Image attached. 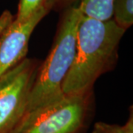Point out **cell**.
<instances>
[{
  "instance_id": "cell-1",
  "label": "cell",
  "mask_w": 133,
  "mask_h": 133,
  "mask_svg": "<svg viewBox=\"0 0 133 133\" xmlns=\"http://www.w3.org/2000/svg\"><path fill=\"white\" fill-rule=\"evenodd\" d=\"M125 32L114 19L101 21L82 16L74 61L62 85L64 95L93 90L100 76L114 70Z\"/></svg>"
},
{
  "instance_id": "cell-2",
  "label": "cell",
  "mask_w": 133,
  "mask_h": 133,
  "mask_svg": "<svg viewBox=\"0 0 133 133\" xmlns=\"http://www.w3.org/2000/svg\"><path fill=\"white\" fill-rule=\"evenodd\" d=\"M82 16L78 5L70 6L64 11L50 51L38 68L23 118L64 96L62 85L74 61L77 30Z\"/></svg>"
},
{
  "instance_id": "cell-3",
  "label": "cell",
  "mask_w": 133,
  "mask_h": 133,
  "mask_svg": "<svg viewBox=\"0 0 133 133\" xmlns=\"http://www.w3.org/2000/svg\"><path fill=\"white\" fill-rule=\"evenodd\" d=\"M95 112L94 90L64 95L23 118L12 133H87Z\"/></svg>"
},
{
  "instance_id": "cell-4",
  "label": "cell",
  "mask_w": 133,
  "mask_h": 133,
  "mask_svg": "<svg viewBox=\"0 0 133 133\" xmlns=\"http://www.w3.org/2000/svg\"><path fill=\"white\" fill-rule=\"evenodd\" d=\"M40 64L24 58L0 77V133H12L23 118Z\"/></svg>"
},
{
  "instance_id": "cell-5",
  "label": "cell",
  "mask_w": 133,
  "mask_h": 133,
  "mask_svg": "<svg viewBox=\"0 0 133 133\" xmlns=\"http://www.w3.org/2000/svg\"><path fill=\"white\" fill-rule=\"evenodd\" d=\"M51 9L44 0L42 7L30 19L23 22L14 19L0 34V77L26 58L31 34Z\"/></svg>"
},
{
  "instance_id": "cell-6",
  "label": "cell",
  "mask_w": 133,
  "mask_h": 133,
  "mask_svg": "<svg viewBox=\"0 0 133 133\" xmlns=\"http://www.w3.org/2000/svg\"><path fill=\"white\" fill-rule=\"evenodd\" d=\"M76 0H57L56 5L64 2ZM84 16L93 19L107 21L112 19L113 14V0H77Z\"/></svg>"
},
{
  "instance_id": "cell-7",
  "label": "cell",
  "mask_w": 133,
  "mask_h": 133,
  "mask_svg": "<svg viewBox=\"0 0 133 133\" xmlns=\"http://www.w3.org/2000/svg\"><path fill=\"white\" fill-rule=\"evenodd\" d=\"M114 21L124 30L133 23V0H113Z\"/></svg>"
},
{
  "instance_id": "cell-8",
  "label": "cell",
  "mask_w": 133,
  "mask_h": 133,
  "mask_svg": "<svg viewBox=\"0 0 133 133\" xmlns=\"http://www.w3.org/2000/svg\"><path fill=\"white\" fill-rule=\"evenodd\" d=\"M91 133H133V111L130 107L128 120L124 125L98 121L93 125Z\"/></svg>"
},
{
  "instance_id": "cell-9",
  "label": "cell",
  "mask_w": 133,
  "mask_h": 133,
  "mask_svg": "<svg viewBox=\"0 0 133 133\" xmlns=\"http://www.w3.org/2000/svg\"><path fill=\"white\" fill-rule=\"evenodd\" d=\"M44 2V0H20L14 20L17 22L27 21L42 7Z\"/></svg>"
},
{
  "instance_id": "cell-10",
  "label": "cell",
  "mask_w": 133,
  "mask_h": 133,
  "mask_svg": "<svg viewBox=\"0 0 133 133\" xmlns=\"http://www.w3.org/2000/svg\"><path fill=\"white\" fill-rule=\"evenodd\" d=\"M14 17L9 10H5L2 14L0 16V34L14 21Z\"/></svg>"
}]
</instances>
